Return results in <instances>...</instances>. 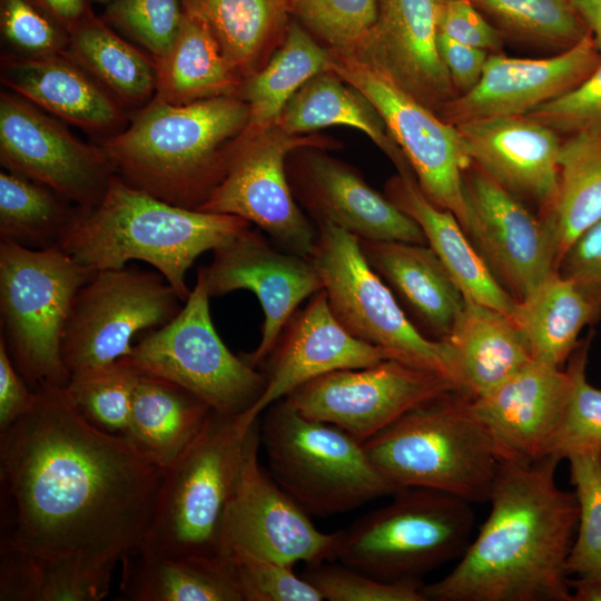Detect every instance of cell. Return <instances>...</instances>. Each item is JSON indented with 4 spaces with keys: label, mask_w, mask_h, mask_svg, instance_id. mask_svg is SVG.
<instances>
[{
    "label": "cell",
    "mask_w": 601,
    "mask_h": 601,
    "mask_svg": "<svg viewBox=\"0 0 601 601\" xmlns=\"http://www.w3.org/2000/svg\"><path fill=\"white\" fill-rule=\"evenodd\" d=\"M329 61V49L298 22L290 21L278 49L243 83L239 97L250 111L243 132L254 134L275 126L290 98L311 78L328 70Z\"/></svg>",
    "instance_id": "36"
},
{
    "label": "cell",
    "mask_w": 601,
    "mask_h": 601,
    "mask_svg": "<svg viewBox=\"0 0 601 601\" xmlns=\"http://www.w3.org/2000/svg\"><path fill=\"white\" fill-rule=\"evenodd\" d=\"M334 148L316 135H289L277 125L234 141L224 174L198 210L239 216L280 249L309 258L316 227L299 208L287 177V158L300 148Z\"/></svg>",
    "instance_id": "12"
},
{
    "label": "cell",
    "mask_w": 601,
    "mask_h": 601,
    "mask_svg": "<svg viewBox=\"0 0 601 601\" xmlns=\"http://www.w3.org/2000/svg\"><path fill=\"white\" fill-rule=\"evenodd\" d=\"M363 445L395 491L426 487L470 503L489 502L500 465L471 401L453 390L410 410Z\"/></svg>",
    "instance_id": "5"
},
{
    "label": "cell",
    "mask_w": 601,
    "mask_h": 601,
    "mask_svg": "<svg viewBox=\"0 0 601 601\" xmlns=\"http://www.w3.org/2000/svg\"><path fill=\"white\" fill-rule=\"evenodd\" d=\"M184 16L181 0H114L102 19L140 43L157 60L170 50Z\"/></svg>",
    "instance_id": "46"
},
{
    "label": "cell",
    "mask_w": 601,
    "mask_h": 601,
    "mask_svg": "<svg viewBox=\"0 0 601 601\" xmlns=\"http://www.w3.org/2000/svg\"><path fill=\"white\" fill-rule=\"evenodd\" d=\"M293 156L286 164L293 195L316 224L335 225L358 239L426 244L418 225L352 166L321 148Z\"/></svg>",
    "instance_id": "20"
},
{
    "label": "cell",
    "mask_w": 601,
    "mask_h": 601,
    "mask_svg": "<svg viewBox=\"0 0 601 601\" xmlns=\"http://www.w3.org/2000/svg\"><path fill=\"white\" fill-rule=\"evenodd\" d=\"M450 380L470 401L486 394L533 361L510 315L467 299L450 336Z\"/></svg>",
    "instance_id": "28"
},
{
    "label": "cell",
    "mask_w": 601,
    "mask_h": 601,
    "mask_svg": "<svg viewBox=\"0 0 601 601\" xmlns=\"http://www.w3.org/2000/svg\"><path fill=\"white\" fill-rule=\"evenodd\" d=\"M556 270L601 304V219L582 233L561 257Z\"/></svg>",
    "instance_id": "52"
},
{
    "label": "cell",
    "mask_w": 601,
    "mask_h": 601,
    "mask_svg": "<svg viewBox=\"0 0 601 601\" xmlns=\"http://www.w3.org/2000/svg\"><path fill=\"white\" fill-rule=\"evenodd\" d=\"M559 188L541 217L554 238L556 266L571 244L601 219V129L571 135L561 145Z\"/></svg>",
    "instance_id": "37"
},
{
    "label": "cell",
    "mask_w": 601,
    "mask_h": 601,
    "mask_svg": "<svg viewBox=\"0 0 601 601\" xmlns=\"http://www.w3.org/2000/svg\"><path fill=\"white\" fill-rule=\"evenodd\" d=\"M162 470L88 422L65 387L0 431V552L112 566L146 539Z\"/></svg>",
    "instance_id": "1"
},
{
    "label": "cell",
    "mask_w": 601,
    "mask_h": 601,
    "mask_svg": "<svg viewBox=\"0 0 601 601\" xmlns=\"http://www.w3.org/2000/svg\"><path fill=\"white\" fill-rule=\"evenodd\" d=\"M180 300L158 272H96L78 290L65 329L62 357L70 375L129 355L134 337L171 321L181 309Z\"/></svg>",
    "instance_id": "14"
},
{
    "label": "cell",
    "mask_w": 601,
    "mask_h": 601,
    "mask_svg": "<svg viewBox=\"0 0 601 601\" xmlns=\"http://www.w3.org/2000/svg\"><path fill=\"white\" fill-rule=\"evenodd\" d=\"M309 257L329 307L354 337L385 349L395 359L450 380L445 341L426 337L408 318L386 283L366 262L359 239L328 223L316 224Z\"/></svg>",
    "instance_id": "11"
},
{
    "label": "cell",
    "mask_w": 601,
    "mask_h": 601,
    "mask_svg": "<svg viewBox=\"0 0 601 601\" xmlns=\"http://www.w3.org/2000/svg\"><path fill=\"white\" fill-rule=\"evenodd\" d=\"M385 196L418 225L465 298L512 314L516 300L493 276L457 218L432 203L413 174L391 177Z\"/></svg>",
    "instance_id": "29"
},
{
    "label": "cell",
    "mask_w": 601,
    "mask_h": 601,
    "mask_svg": "<svg viewBox=\"0 0 601 601\" xmlns=\"http://www.w3.org/2000/svg\"><path fill=\"white\" fill-rule=\"evenodd\" d=\"M124 107H144L156 92V65L91 14L69 36L66 51Z\"/></svg>",
    "instance_id": "38"
},
{
    "label": "cell",
    "mask_w": 601,
    "mask_h": 601,
    "mask_svg": "<svg viewBox=\"0 0 601 601\" xmlns=\"http://www.w3.org/2000/svg\"><path fill=\"white\" fill-rule=\"evenodd\" d=\"M198 274L210 297L238 289L256 295L264 313L260 341L242 356L253 367L270 354L299 304L324 288L309 258L278 248L252 227L215 249L210 264L199 267Z\"/></svg>",
    "instance_id": "19"
},
{
    "label": "cell",
    "mask_w": 601,
    "mask_h": 601,
    "mask_svg": "<svg viewBox=\"0 0 601 601\" xmlns=\"http://www.w3.org/2000/svg\"><path fill=\"white\" fill-rule=\"evenodd\" d=\"M324 561L309 563L303 578L328 601H427L421 581L388 582L362 571Z\"/></svg>",
    "instance_id": "47"
},
{
    "label": "cell",
    "mask_w": 601,
    "mask_h": 601,
    "mask_svg": "<svg viewBox=\"0 0 601 601\" xmlns=\"http://www.w3.org/2000/svg\"><path fill=\"white\" fill-rule=\"evenodd\" d=\"M525 116L556 132L601 129V62L578 86Z\"/></svg>",
    "instance_id": "50"
},
{
    "label": "cell",
    "mask_w": 601,
    "mask_h": 601,
    "mask_svg": "<svg viewBox=\"0 0 601 601\" xmlns=\"http://www.w3.org/2000/svg\"><path fill=\"white\" fill-rule=\"evenodd\" d=\"M561 460L500 459L491 511L457 564L423 585L432 601H572L565 569L579 519L555 482Z\"/></svg>",
    "instance_id": "2"
},
{
    "label": "cell",
    "mask_w": 601,
    "mask_h": 601,
    "mask_svg": "<svg viewBox=\"0 0 601 601\" xmlns=\"http://www.w3.org/2000/svg\"><path fill=\"white\" fill-rule=\"evenodd\" d=\"M0 79L43 111L92 134L109 137L126 120L125 107L67 52L42 57L6 52Z\"/></svg>",
    "instance_id": "26"
},
{
    "label": "cell",
    "mask_w": 601,
    "mask_h": 601,
    "mask_svg": "<svg viewBox=\"0 0 601 601\" xmlns=\"http://www.w3.org/2000/svg\"><path fill=\"white\" fill-rule=\"evenodd\" d=\"M571 388L568 368L533 359L471 405L500 459L535 461L550 455Z\"/></svg>",
    "instance_id": "24"
},
{
    "label": "cell",
    "mask_w": 601,
    "mask_h": 601,
    "mask_svg": "<svg viewBox=\"0 0 601 601\" xmlns=\"http://www.w3.org/2000/svg\"><path fill=\"white\" fill-rule=\"evenodd\" d=\"M78 207L30 178L0 173V240L29 249L58 247Z\"/></svg>",
    "instance_id": "40"
},
{
    "label": "cell",
    "mask_w": 601,
    "mask_h": 601,
    "mask_svg": "<svg viewBox=\"0 0 601 601\" xmlns=\"http://www.w3.org/2000/svg\"><path fill=\"white\" fill-rule=\"evenodd\" d=\"M439 3L378 0L373 28L352 52L381 69L434 112L457 96L439 52Z\"/></svg>",
    "instance_id": "23"
},
{
    "label": "cell",
    "mask_w": 601,
    "mask_h": 601,
    "mask_svg": "<svg viewBox=\"0 0 601 601\" xmlns=\"http://www.w3.org/2000/svg\"><path fill=\"white\" fill-rule=\"evenodd\" d=\"M393 358L377 346L354 337L334 316L324 289L312 296L285 326L265 363V388L236 423L247 431L270 405L324 374L365 367ZM262 364V365H263Z\"/></svg>",
    "instance_id": "21"
},
{
    "label": "cell",
    "mask_w": 601,
    "mask_h": 601,
    "mask_svg": "<svg viewBox=\"0 0 601 601\" xmlns=\"http://www.w3.org/2000/svg\"><path fill=\"white\" fill-rule=\"evenodd\" d=\"M52 16L70 35L87 18L93 14L90 0H35Z\"/></svg>",
    "instance_id": "55"
},
{
    "label": "cell",
    "mask_w": 601,
    "mask_h": 601,
    "mask_svg": "<svg viewBox=\"0 0 601 601\" xmlns=\"http://www.w3.org/2000/svg\"><path fill=\"white\" fill-rule=\"evenodd\" d=\"M239 96L185 105L151 99L99 147L116 174L164 201L199 209L220 180L229 150L249 121Z\"/></svg>",
    "instance_id": "3"
},
{
    "label": "cell",
    "mask_w": 601,
    "mask_h": 601,
    "mask_svg": "<svg viewBox=\"0 0 601 601\" xmlns=\"http://www.w3.org/2000/svg\"><path fill=\"white\" fill-rule=\"evenodd\" d=\"M589 348L590 337L581 339L568 361L572 388L550 446L559 460L601 454V388L587 378Z\"/></svg>",
    "instance_id": "43"
},
{
    "label": "cell",
    "mask_w": 601,
    "mask_h": 601,
    "mask_svg": "<svg viewBox=\"0 0 601 601\" xmlns=\"http://www.w3.org/2000/svg\"><path fill=\"white\" fill-rule=\"evenodd\" d=\"M211 412L185 388L139 373L124 436L145 457L165 470L198 436Z\"/></svg>",
    "instance_id": "31"
},
{
    "label": "cell",
    "mask_w": 601,
    "mask_h": 601,
    "mask_svg": "<svg viewBox=\"0 0 601 601\" xmlns=\"http://www.w3.org/2000/svg\"><path fill=\"white\" fill-rule=\"evenodd\" d=\"M290 9L325 47L353 52L376 21L378 0H290Z\"/></svg>",
    "instance_id": "45"
},
{
    "label": "cell",
    "mask_w": 601,
    "mask_h": 601,
    "mask_svg": "<svg viewBox=\"0 0 601 601\" xmlns=\"http://www.w3.org/2000/svg\"><path fill=\"white\" fill-rule=\"evenodd\" d=\"M264 413L260 444L269 474L308 514L347 512L396 492L363 442L343 428L302 415L285 398Z\"/></svg>",
    "instance_id": "8"
},
{
    "label": "cell",
    "mask_w": 601,
    "mask_h": 601,
    "mask_svg": "<svg viewBox=\"0 0 601 601\" xmlns=\"http://www.w3.org/2000/svg\"><path fill=\"white\" fill-rule=\"evenodd\" d=\"M139 372L119 359L71 375L65 387L75 408L92 425L114 434L127 431Z\"/></svg>",
    "instance_id": "42"
},
{
    "label": "cell",
    "mask_w": 601,
    "mask_h": 601,
    "mask_svg": "<svg viewBox=\"0 0 601 601\" xmlns=\"http://www.w3.org/2000/svg\"><path fill=\"white\" fill-rule=\"evenodd\" d=\"M0 555L1 601H98L110 589L112 566L18 552Z\"/></svg>",
    "instance_id": "39"
},
{
    "label": "cell",
    "mask_w": 601,
    "mask_h": 601,
    "mask_svg": "<svg viewBox=\"0 0 601 601\" xmlns=\"http://www.w3.org/2000/svg\"><path fill=\"white\" fill-rule=\"evenodd\" d=\"M120 561V589L129 600L243 601L227 555L175 558L139 545Z\"/></svg>",
    "instance_id": "30"
},
{
    "label": "cell",
    "mask_w": 601,
    "mask_h": 601,
    "mask_svg": "<svg viewBox=\"0 0 601 601\" xmlns=\"http://www.w3.org/2000/svg\"><path fill=\"white\" fill-rule=\"evenodd\" d=\"M359 245L368 265L406 308L412 322L416 321L430 338L446 339L466 298L432 248L400 240L359 239Z\"/></svg>",
    "instance_id": "27"
},
{
    "label": "cell",
    "mask_w": 601,
    "mask_h": 601,
    "mask_svg": "<svg viewBox=\"0 0 601 601\" xmlns=\"http://www.w3.org/2000/svg\"><path fill=\"white\" fill-rule=\"evenodd\" d=\"M0 162L56 191L78 208L97 204L116 171L99 146L10 90L0 95Z\"/></svg>",
    "instance_id": "17"
},
{
    "label": "cell",
    "mask_w": 601,
    "mask_h": 601,
    "mask_svg": "<svg viewBox=\"0 0 601 601\" xmlns=\"http://www.w3.org/2000/svg\"><path fill=\"white\" fill-rule=\"evenodd\" d=\"M260 420L247 430L221 554L247 553L288 565L334 561L341 531L325 533L259 463Z\"/></svg>",
    "instance_id": "15"
},
{
    "label": "cell",
    "mask_w": 601,
    "mask_h": 601,
    "mask_svg": "<svg viewBox=\"0 0 601 601\" xmlns=\"http://www.w3.org/2000/svg\"><path fill=\"white\" fill-rule=\"evenodd\" d=\"M247 431L214 411L167 469L141 546L164 555L221 554L225 518L239 480Z\"/></svg>",
    "instance_id": "7"
},
{
    "label": "cell",
    "mask_w": 601,
    "mask_h": 601,
    "mask_svg": "<svg viewBox=\"0 0 601 601\" xmlns=\"http://www.w3.org/2000/svg\"><path fill=\"white\" fill-rule=\"evenodd\" d=\"M341 530L335 560L388 582L422 577L460 559L471 542V503L450 493L406 487Z\"/></svg>",
    "instance_id": "9"
},
{
    "label": "cell",
    "mask_w": 601,
    "mask_h": 601,
    "mask_svg": "<svg viewBox=\"0 0 601 601\" xmlns=\"http://www.w3.org/2000/svg\"><path fill=\"white\" fill-rule=\"evenodd\" d=\"M497 26L532 43L569 49L590 32L572 0H472Z\"/></svg>",
    "instance_id": "41"
},
{
    "label": "cell",
    "mask_w": 601,
    "mask_h": 601,
    "mask_svg": "<svg viewBox=\"0 0 601 601\" xmlns=\"http://www.w3.org/2000/svg\"><path fill=\"white\" fill-rule=\"evenodd\" d=\"M276 125L297 136L334 125L355 128L393 161L398 174H413L372 102L332 70L311 78L287 102Z\"/></svg>",
    "instance_id": "33"
},
{
    "label": "cell",
    "mask_w": 601,
    "mask_h": 601,
    "mask_svg": "<svg viewBox=\"0 0 601 601\" xmlns=\"http://www.w3.org/2000/svg\"><path fill=\"white\" fill-rule=\"evenodd\" d=\"M471 160L504 188L536 204L544 217L559 188L561 140L526 117L508 116L455 125Z\"/></svg>",
    "instance_id": "25"
},
{
    "label": "cell",
    "mask_w": 601,
    "mask_h": 601,
    "mask_svg": "<svg viewBox=\"0 0 601 601\" xmlns=\"http://www.w3.org/2000/svg\"><path fill=\"white\" fill-rule=\"evenodd\" d=\"M441 59L457 95L473 89L480 81L489 52L437 35Z\"/></svg>",
    "instance_id": "53"
},
{
    "label": "cell",
    "mask_w": 601,
    "mask_h": 601,
    "mask_svg": "<svg viewBox=\"0 0 601 601\" xmlns=\"http://www.w3.org/2000/svg\"><path fill=\"white\" fill-rule=\"evenodd\" d=\"M0 31L8 52L42 57L67 51L69 32L35 0H0Z\"/></svg>",
    "instance_id": "48"
},
{
    "label": "cell",
    "mask_w": 601,
    "mask_h": 601,
    "mask_svg": "<svg viewBox=\"0 0 601 601\" xmlns=\"http://www.w3.org/2000/svg\"><path fill=\"white\" fill-rule=\"evenodd\" d=\"M37 392L14 367L0 341V431L24 416L35 405Z\"/></svg>",
    "instance_id": "54"
},
{
    "label": "cell",
    "mask_w": 601,
    "mask_h": 601,
    "mask_svg": "<svg viewBox=\"0 0 601 601\" xmlns=\"http://www.w3.org/2000/svg\"><path fill=\"white\" fill-rule=\"evenodd\" d=\"M243 601H322L321 593L293 565L247 553L226 554Z\"/></svg>",
    "instance_id": "49"
},
{
    "label": "cell",
    "mask_w": 601,
    "mask_h": 601,
    "mask_svg": "<svg viewBox=\"0 0 601 601\" xmlns=\"http://www.w3.org/2000/svg\"><path fill=\"white\" fill-rule=\"evenodd\" d=\"M572 3L601 52V0H572Z\"/></svg>",
    "instance_id": "56"
},
{
    "label": "cell",
    "mask_w": 601,
    "mask_h": 601,
    "mask_svg": "<svg viewBox=\"0 0 601 601\" xmlns=\"http://www.w3.org/2000/svg\"><path fill=\"white\" fill-rule=\"evenodd\" d=\"M95 274L59 247L0 240V341L35 392L69 383L65 329L78 290Z\"/></svg>",
    "instance_id": "6"
},
{
    "label": "cell",
    "mask_w": 601,
    "mask_h": 601,
    "mask_svg": "<svg viewBox=\"0 0 601 601\" xmlns=\"http://www.w3.org/2000/svg\"><path fill=\"white\" fill-rule=\"evenodd\" d=\"M464 231L496 280L518 302L556 270L553 235L519 198L471 161L463 174Z\"/></svg>",
    "instance_id": "18"
},
{
    "label": "cell",
    "mask_w": 601,
    "mask_h": 601,
    "mask_svg": "<svg viewBox=\"0 0 601 601\" xmlns=\"http://www.w3.org/2000/svg\"><path fill=\"white\" fill-rule=\"evenodd\" d=\"M510 316L533 359L562 368L579 345L582 329L601 317V304L554 270L516 302Z\"/></svg>",
    "instance_id": "34"
},
{
    "label": "cell",
    "mask_w": 601,
    "mask_h": 601,
    "mask_svg": "<svg viewBox=\"0 0 601 601\" xmlns=\"http://www.w3.org/2000/svg\"><path fill=\"white\" fill-rule=\"evenodd\" d=\"M601 62L589 33L573 47L542 59L490 53L479 83L436 112L452 125L508 116H525L584 80Z\"/></svg>",
    "instance_id": "22"
},
{
    "label": "cell",
    "mask_w": 601,
    "mask_h": 601,
    "mask_svg": "<svg viewBox=\"0 0 601 601\" xmlns=\"http://www.w3.org/2000/svg\"><path fill=\"white\" fill-rule=\"evenodd\" d=\"M572 601H601V580L569 579Z\"/></svg>",
    "instance_id": "57"
},
{
    "label": "cell",
    "mask_w": 601,
    "mask_h": 601,
    "mask_svg": "<svg viewBox=\"0 0 601 601\" xmlns=\"http://www.w3.org/2000/svg\"><path fill=\"white\" fill-rule=\"evenodd\" d=\"M451 390L444 375L388 358L324 374L285 400L302 415L334 424L365 442L410 410Z\"/></svg>",
    "instance_id": "16"
},
{
    "label": "cell",
    "mask_w": 601,
    "mask_h": 601,
    "mask_svg": "<svg viewBox=\"0 0 601 601\" xmlns=\"http://www.w3.org/2000/svg\"><path fill=\"white\" fill-rule=\"evenodd\" d=\"M329 51L328 70L367 97L406 157L422 191L436 206L451 211L464 229L467 209L463 174L472 160L457 128L377 67L352 52Z\"/></svg>",
    "instance_id": "13"
},
{
    "label": "cell",
    "mask_w": 601,
    "mask_h": 601,
    "mask_svg": "<svg viewBox=\"0 0 601 601\" xmlns=\"http://www.w3.org/2000/svg\"><path fill=\"white\" fill-rule=\"evenodd\" d=\"M566 460L579 504L577 536L566 559V573L583 580H601V454H579Z\"/></svg>",
    "instance_id": "44"
},
{
    "label": "cell",
    "mask_w": 601,
    "mask_h": 601,
    "mask_svg": "<svg viewBox=\"0 0 601 601\" xmlns=\"http://www.w3.org/2000/svg\"><path fill=\"white\" fill-rule=\"evenodd\" d=\"M209 298L197 273L178 314L140 338L121 359L141 374L185 388L219 415L238 417L259 398L266 376L225 345L214 326Z\"/></svg>",
    "instance_id": "10"
},
{
    "label": "cell",
    "mask_w": 601,
    "mask_h": 601,
    "mask_svg": "<svg viewBox=\"0 0 601 601\" xmlns=\"http://www.w3.org/2000/svg\"><path fill=\"white\" fill-rule=\"evenodd\" d=\"M250 227L239 216L169 204L115 175L97 204L77 209L58 247L96 272L145 262L185 302L191 292L186 274L198 256Z\"/></svg>",
    "instance_id": "4"
},
{
    "label": "cell",
    "mask_w": 601,
    "mask_h": 601,
    "mask_svg": "<svg viewBox=\"0 0 601 601\" xmlns=\"http://www.w3.org/2000/svg\"><path fill=\"white\" fill-rule=\"evenodd\" d=\"M201 18L245 81L269 60L290 23V0H181Z\"/></svg>",
    "instance_id": "32"
},
{
    "label": "cell",
    "mask_w": 601,
    "mask_h": 601,
    "mask_svg": "<svg viewBox=\"0 0 601 601\" xmlns=\"http://www.w3.org/2000/svg\"><path fill=\"white\" fill-rule=\"evenodd\" d=\"M437 30L457 42L487 52H495L502 46L501 32L472 0H440Z\"/></svg>",
    "instance_id": "51"
},
{
    "label": "cell",
    "mask_w": 601,
    "mask_h": 601,
    "mask_svg": "<svg viewBox=\"0 0 601 601\" xmlns=\"http://www.w3.org/2000/svg\"><path fill=\"white\" fill-rule=\"evenodd\" d=\"M90 1H93V2H97V3H100V4H109L111 3L114 0H90Z\"/></svg>",
    "instance_id": "58"
},
{
    "label": "cell",
    "mask_w": 601,
    "mask_h": 601,
    "mask_svg": "<svg viewBox=\"0 0 601 601\" xmlns=\"http://www.w3.org/2000/svg\"><path fill=\"white\" fill-rule=\"evenodd\" d=\"M156 65L152 99L173 105L239 96L243 79L233 70L206 22L186 11L170 50Z\"/></svg>",
    "instance_id": "35"
}]
</instances>
